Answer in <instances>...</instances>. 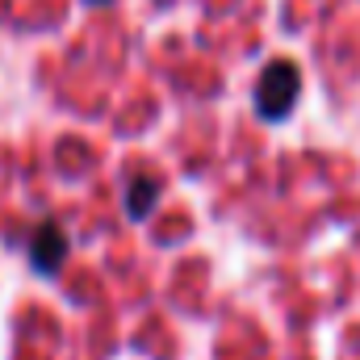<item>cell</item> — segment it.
Wrapping results in <instances>:
<instances>
[{"label": "cell", "instance_id": "obj_2", "mask_svg": "<svg viewBox=\"0 0 360 360\" xmlns=\"http://www.w3.org/2000/svg\"><path fill=\"white\" fill-rule=\"evenodd\" d=\"M30 269L38 272V276H55V272L68 264V256H72V239H68V231L59 226V222H42L34 235H30Z\"/></svg>", "mask_w": 360, "mask_h": 360}, {"label": "cell", "instance_id": "obj_3", "mask_svg": "<svg viewBox=\"0 0 360 360\" xmlns=\"http://www.w3.org/2000/svg\"><path fill=\"white\" fill-rule=\"evenodd\" d=\"M160 180L155 176H134L130 180V188H126V218L130 222H143L155 205H160Z\"/></svg>", "mask_w": 360, "mask_h": 360}, {"label": "cell", "instance_id": "obj_1", "mask_svg": "<svg viewBox=\"0 0 360 360\" xmlns=\"http://www.w3.org/2000/svg\"><path fill=\"white\" fill-rule=\"evenodd\" d=\"M297 101H302V72H297V63L293 59H272L269 68L260 72V80H256V96H252L256 117L260 122H285L297 109Z\"/></svg>", "mask_w": 360, "mask_h": 360}, {"label": "cell", "instance_id": "obj_4", "mask_svg": "<svg viewBox=\"0 0 360 360\" xmlns=\"http://www.w3.org/2000/svg\"><path fill=\"white\" fill-rule=\"evenodd\" d=\"M84 4H109V0H84Z\"/></svg>", "mask_w": 360, "mask_h": 360}]
</instances>
